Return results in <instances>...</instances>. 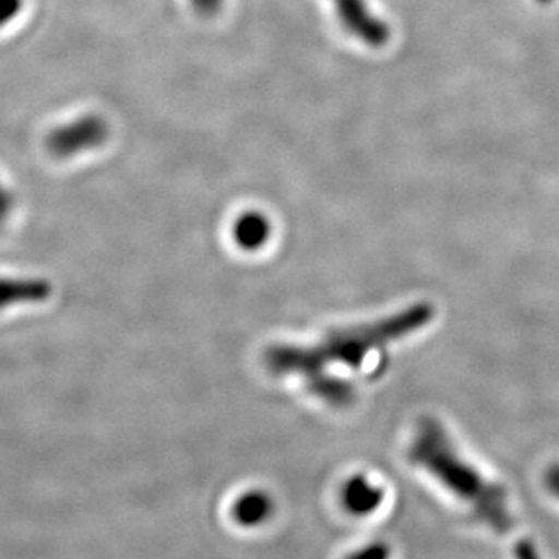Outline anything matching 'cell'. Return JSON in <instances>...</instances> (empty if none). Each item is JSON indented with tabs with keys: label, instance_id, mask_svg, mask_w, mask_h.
I'll return each instance as SVG.
<instances>
[{
	"label": "cell",
	"instance_id": "6da1fadb",
	"mask_svg": "<svg viewBox=\"0 0 559 559\" xmlns=\"http://www.w3.org/2000/svg\"><path fill=\"white\" fill-rule=\"evenodd\" d=\"M433 317V305L415 302L396 311L395 316L382 317L379 321L332 330L311 346H270L264 352V366L274 377L294 374L305 380L311 395L321 399L328 406L348 407L357 396L354 384L328 373V368L346 366L349 370H362L371 355L428 326Z\"/></svg>",
	"mask_w": 559,
	"mask_h": 559
},
{
	"label": "cell",
	"instance_id": "7a4b0ae2",
	"mask_svg": "<svg viewBox=\"0 0 559 559\" xmlns=\"http://www.w3.org/2000/svg\"><path fill=\"white\" fill-rule=\"evenodd\" d=\"M413 464L428 471L451 495L471 507L475 516L498 534L512 528V514L503 487L481 475L459 453L442 424L423 418L409 448Z\"/></svg>",
	"mask_w": 559,
	"mask_h": 559
},
{
	"label": "cell",
	"instance_id": "3957f363",
	"mask_svg": "<svg viewBox=\"0 0 559 559\" xmlns=\"http://www.w3.org/2000/svg\"><path fill=\"white\" fill-rule=\"evenodd\" d=\"M111 129L106 118L96 112H87L71 122L60 123L48 132L46 148L55 159L76 158L106 145Z\"/></svg>",
	"mask_w": 559,
	"mask_h": 559
},
{
	"label": "cell",
	"instance_id": "277c9868",
	"mask_svg": "<svg viewBox=\"0 0 559 559\" xmlns=\"http://www.w3.org/2000/svg\"><path fill=\"white\" fill-rule=\"evenodd\" d=\"M344 29L370 48L390 43V26L380 21L366 0H332Z\"/></svg>",
	"mask_w": 559,
	"mask_h": 559
},
{
	"label": "cell",
	"instance_id": "5b68a950",
	"mask_svg": "<svg viewBox=\"0 0 559 559\" xmlns=\"http://www.w3.org/2000/svg\"><path fill=\"white\" fill-rule=\"evenodd\" d=\"M53 294V286L43 277H0V310L40 305Z\"/></svg>",
	"mask_w": 559,
	"mask_h": 559
},
{
	"label": "cell",
	"instance_id": "8992f818",
	"mask_svg": "<svg viewBox=\"0 0 559 559\" xmlns=\"http://www.w3.org/2000/svg\"><path fill=\"white\" fill-rule=\"evenodd\" d=\"M341 500H343L346 511L352 512L355 516H366L379 509L380 503L384 500V491L379 486L371 484L366 476H354L343 487Z\"/></svg>",
	"mask_w": 559,
	"mask_h": 559
},
{
	"label": "cell",
	"instance_id": "52a82bcc",
	"mask_svg": "<svg viewBox=\"0 0 559 559\" xmlns=\"http://www.w3.org/2000/svg\"><path fill=\"white\" fill-rule=\"evenodd\" d=\"M233 236L239 249L247 252L263 249L272 236L269 217L261 212H245L234 222Z\"/></svg>",
	"mask_w": 559,
	"mask_h": 559
},
{
	"label": "cell",
	"instance_id": "ba28073f",
	"mask_svg": "<svg viewBox=\"0 0 559 559\" xmlns=\"http://www.w3.org/2000/svg\"><path fill=\"white\" fill-rule=\"evenodd\" d=\"M274 512V501L264 491H249L234 501V522L243 527L263 525Z\"/></svg>",
	"mask_w": 559,
	"mask_h": 559
},
{
	"label": "cell",
	"instance_id": "9c48e42d",
	"mask_svg": "<svg viewBox=\"0 0 559 559\" xmlns=\"http://www.w3.org/2000/svg\"><path fill=\"white\" fill-rule=\"evenodd\" d=\"M391 549L390 545L382 544V542H373L357 549L355 552L348 556L346 559H390Z\"/></svg>",
	"mask_w": 559,
	"mask_h": 559
},
{
	"label": "cell",
	"instance_id": "30bf717a",
	"mask_svg": "<svg viewBox=\"0 0 559 559\" xmlns=\"http://www.w3.org/2000/svg\"><path fill=\"white\" fill-rule=\"evenodd\" d=\"M26 0H0V29L15 22L24 10Z\"/></svg>",
	"mask_w": 559,
	"mask_h": 559
},
{
	"label": "cell",
	"instance_id": "8fae6325",
	"mask_svg": "<svg viewBox=\"0 0 559 559\" xmlns=\"http://www.w3.org/2000/svg\"><path fill=\"white\" fill-rule=\"evenodd\" d=\"M15 203L13 190L8 189L4 181L0 180V230L10 222L11 214L15 211Z\"/></svg>",
	"mask_w": 559,
	"mask_h": 559
},
{
	"label": "cell",
	"instance_id": "7c38bea8",
	"mask_svg": "<svg viewBox=\"0 0 559 559\" xmlns=\"http://www.w3.org/2000/svg\"><path fill=\"white\" fill-rule=\"evenodd\" d=\"M201 16H214L223 8V0H190Z\"/></svg>",
	"mask_w": 559,
	"mask_h": 559
},
{
	"label": "cell",
	"instance_id": "4fadbf2b",
	"mask_svg": "<svg viewBox=\"0 0 559 559\" xmlns=\"http://www.w3.org/2000/svg\"><path fill=\"white\" fill-rule=\"evenodd\" d=\"M514 555H516V559H542L539 558L538 550H536V547H534L528 539H522V542L516 545Z\"/></svg>",
	"mask_w": 559,
	"mask_h": 559
},
{
	"label": "cell",
	"instance_id": "5bb4252c",
	"mask_svg": "<svg viewBox=\"0 0 559 559\" xmlns=\"http://www.w3.org/2000/svg\"><path fill=\"white\" fill-rule=\"evenodd\" d=\"M547 487L549 491L559 498V465H555L552 469L547 473Z\"/></svg>",
	"mask_w": 559,
	"mask_h": 559
},
{
	"label": "cell",
	"instance_id": "9a60e30c",
	"mask_svg": "<svg viewBox=\"0 0 559 559\" xmlns=\"http://www.w3.org/2000/svg\"><path fill=\"white\" fill-rule=\"evenodd\" d=\"M538 2H542V4H549L552 0H538Z\"/></svg>",
	"mask_w": 559,
	"mask_h": 559
}]
</instances>
